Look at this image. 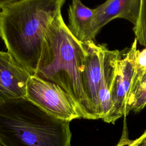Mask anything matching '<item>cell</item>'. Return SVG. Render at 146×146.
<instances>
[{"label":"cell","instance_id":"13","mask_svg":"<svg viewBox=\"0 0 146 146\" xmlns=\"http://www.w3.org/2000/svg\"><path fill=\"white\" fill-rule=\"evenodd\" d=\"M136 74H146V47L141 51L137 50L136 56Z\"/></svg>","mask_w":146,"mask_h":146},{"label":"cell","instance_id":"4","mask_svg":"<svg viewBox=\"0 0 146 146\" xmlns=\"http://www.w3.org/2000/svg\"><path fill=\"white\" fill-rule=\"evenodd\" d=\"M26 98L51 115L69 121L82 118L72 99L59 86L36 75L27 83Z\"/></svg>","mask_w":146,"mask_h":146},{"label":"cell","instance_id":"8","mask_svg":"<svg viewBox=\"0 0 146 146\" xmlns=\"http://www.w3.org/2000/svg\"><path fill=\"white\" fill-rule=\"evenodd\" d=\"M141 0H107L94 9L93 34L113 19L122 18L135 25L139 14Z\"/></svg>","mask_w":146,"mask_h":146},{"label":"cell","instance_id":"12","mask_svg":"<svg viewBox=\"0 0 146 146\" xmlns=\"http://www.w3.org/2000/svg\"><path fill=\"white\" fill-rule=\"evenodd\" d=\"M137 42L146 47V0H141L137 20L133 29Z\"/></svg>","mask_w":146,"mask_h":146},{"label":"cell","instance_id":"14","mask_svg":"<svg viewBox=\"0 0 146 146\" xmlns=\"http://www.w3.org/2000/svg\"><path fill=\"white\" fill-rule=\"evenodd\" d=\"M124 125L125 126L123 129V135L116 146H135L134 140H131L128 137L125 123H124Z\"/></svg>","mask_w":146,"mask_h":146},{"label":"cell","instance_id":"17","mask_svg":"<svg viewBox=\"0 0 146 146\" xmlns=\"http://www.w3.org/2000/svg\"><path fill=\"white\" fill-rule=\"evenodd\" d=\"M0 146H2V145H1V143H0Z\"/></svg>","mask_w":146,"mask_h":146},{"label":"cell","instance_id":"5","mask_svg":"<svg viewBox=\"0 0 146 146\" xmlns=\"http://www.w3.org/2000/svg\"><path fill=\"white\" fill-rule=\"evenodd\" d=\"M137 43L135 38L128 52L117 62L111 90L112 107L103 119L106 123H115L119 118L127 115V105L136 70Z\"/></svg>","mask_w":146,"mask_h":146},{"label":"cell","instance_id":"11","mask_svg":"<svg viewBox=\"0 0 146 146\" xmlns=\"http://www.w3.org/2000/svg\"><path fill=\"white\" fill-rule=\"evenodd\" d=\"M146 106V74L135 73L127 105V115L130 111L139 112Z\"/></svg>","mask_w":146,"mask_h":146},{"label":"cell","instance_id":"2","mask_svg":"<svg viewBox=\"0 0 146 146\" xmlns=\"http://www.w3.org/2000/svg\"><path fill=\"white\" fill-rule=\"evenodd\" d=\"M84 50L64 23L61 12L52 21L44 38L35 75L59 86L74 100L82 118L97 117L82 82Z\"/></svg>","mask_w":146,"mask_h":146},{"label":"cell","instance_id":"16","mask_svg":"<svg viewBox=\"0 0 146 146\" xmlns=\"http://www.w3.org/2000/svg\"><path fill=\"white\" fill-rule=\"evenodd\" d=\"M13 1H14V0H0V10L3 6H4L6 4L9 3V2H10Z\"/></svg>","mask_w":146,"mask_h":146},{"label":"cell","instance_id":"6","mask_svg":"<svg viewBox=\"0 0 146 146\" xmlns=\"http://www.w3.org/2000/svg\"><path fill=\"white\" fill-rule=\"evenodd\" d=\"M84 50L82 82L84 92L97 119L100 117L99 92L103 75V62L106 46L95 40L82 42Z\"/></svg>","mask_w":146,"mask_h":146},{"label":"cell","instance_id":"15","mask_svg":"<svg viewBox=\"0 0 146 146\" xmlns=\"http://www.w3.org/2000/svg\"><path fill=\"white\" fill-rule=\"evenodd\" d=\"M135 146H146V131L137 139L134 140Z\"/></svg>","mask_w":146,"mask_h":146},{"label":"cell","instance_id":"9","mask_svg":"<svg viewBox=\"0 0 146 146\" xmlns=\"http://www.w3.org/2000/svg\"><path fill=\"white\" fill-rule=\"evenodd\" d=\"M94 9L86 6L80 0H72L68 9V28L74 36L80 42L94 40L93 21Z\"/></svg>","mask_w":146,"mask_h":146},{"label":"cell","instance_id":"7","mask_svg":"<svg viewBox=\"0 0 146 146\" xmlns=\"http://www.w3.org/2000/svg\"><path fill=\"white\" fill-rule=\"evenodd\" d=\"M31 74L7 51H0V103L26 97Z\"/></svg>","mask_w":146,"mask_h":146},{"label":"cell","instance_id":"3","mask_svg":"<svg viewBox=\"0 0 146 146\" xmlns=\"http://www.w3.org/2000/svg\"><path fill=\"white\" fill-rule=\"evenodd\" d=\"M70 122L46 112L27 98L0 103L2 146H70Z\"/></svg>","mask_w":146,"mask_h":146},{"label":"cell","instance_id":"1","mask_svg":"<svg viewBox=\"0 0 146 146\" xmlns=\"http://www.w3.org/2000/svg\"><path fill=\"white\" fill-rule=\"evenodd\" d=\"M66 0H14L0 10V37L7 52L35 75L50 25Z\"/></svg>","mask_w":146,"mask_h":146},{"label":"cell","instance_id":"10","mask_svg":"<svg viewBox=\"0 0 146 146\" xmlns=\"http://www.w3.org/2000/svg\"><path fill=\"white\" fill-rule=\"evenodd\" d=\"M121 57L120 52L118 50H110L107 47L106 48L103 75L99 92L100 117L102 119L108 113L112 107L111 90L117 63Z\"/></svg>","mask_w":146,"mask_h":146}]
</instances>
